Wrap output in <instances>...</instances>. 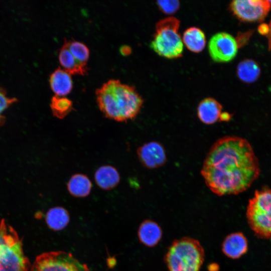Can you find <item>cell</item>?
Wrapping results in <instances>:
<instances>
[{
	"mask_svg": "<svg viewBox=\"0 0 271 271\" xmlns=\"http://www.w3.org/2000/svg\"><path fill=\"white\" fill-rule=\"evenodd\" d=\"M204 260L200 242L186 237L174 241L165 256L169 271H200Z\"/></svg>",
	"mask_w": 271,
	"mask_h": 271,
	"instance_id": "cell-3",
	"label": "cell"
},
{
	"mask_svg": "<svg viewBox=\"0 0 271 271\" xmlns=\"http://www.w3.org/2000/svg\"><path fill=\"white\" fill-rule=\"evenodd\" d=\"M157 5L163 13L167 14H172L178 10L180 3L176 0L158 1Z\"/></svg>",
	"mask_w": 271,
	"mask_h": 271,
	"instance_id": "cell-22",
	"label": "cell"
},
{
	"mask_svg": "<svg viewBox=\"0 0 271 271\" xmlns=\"http://www.w3.org/2000/svg\"><path fill=\"white\" fill-rule=\"evenodd\" d=\"M234 15L244 21L253 22L262 20L270 8L268 1L235 0L230 5Z\"/></svg>",
	"mask_w": 271,
	"mask_h": 271,
	"instance_id": "cell-10",
	"label": "cell"
},
{
	"mask_svg": "<svg viewBox=\"0 0 271 271\" xmlns=\"http://www.w3.org/2000/svg\"><path fill=\"white\" fill-rule=\"evenodd\" d=\"M67 188L69 193L76 197H85L90 193L92 183L86 175L75 174L69 179Z\"/></svg>",
	"mask_w": 271,
	"mask_h": 271,
	"instance_id": "cell-17",
	"label": "cell"
},
{
	"mask_svg": "<svg viewBox=\"0 0 271 271\" xmlns=\"http://www.w3.org/2000/svg\"><path fill=\"white\" fill-rule=\"evenodd\" d=\"M29 271H90L87 265L73 255L63 251L43 253L38 255Z\"/></svg>",
	"mask_w": 271,
	"mask_h": 271,
	"instance_id": "cell-8",
	"label": "cell"
},
{
	"mask_svg": "<svg viewBox=\"0 0 271 271\" xmlns=\"http://www.w3.org/2000/svg\"><path fill=\"white\" fill-rule=\"evenodd\" d=\"M258 30L261 34H266L268 33L269 28L266 25L263 24L259 26Z\"/></svg>",
	"mask_w": 271,
	"mask_h": 271,
	"instance_id": "cell-26",
	"label": "cell"
},
{
	"mask_svg": "<svg viewBox=\"0 0 271 271\" xmlns=\"http://www.w3.org/2000/svg\"><path fill=\"white\" fill-rule=\"evenodd\" d=\"M50 84L56 95L64 96L69 93L73 88V81L71 74L58 68L50 75Z\"/></svg>",
	"mask_w": 271,
	"mask_h": 271,
	"instance_id": "cell-15",
	"label": "cell"
},
{
	"mask_svg": "<svg viewBox=\"0 0 271 271\" xmlns=\"http://www.w3.org/2000/svg\"><path fill=\"white\" fill-rule=\"evenodd\" d=\"M94 180L100 188L109 190L116 187L120 182V177L115 167L111 165H103L95 171Z\"/></svg>",
	"mask_w": 271,
	"mask_h": 271,
	"instance_id": "cell-14",
	"label": "cell"
},
{
	"mask_svg": "<svg viewBox=\"0 0 271 271\" xmlns=\"http://www.w3.org/2000/svg\"><path fill=\"white\" fill-rule=\"evenodd\" d=\"M15 99H10L5 94L0 91V114Z\"/></svg>",
	"mask_w": 271,
	"mask_h": 271,
	"instance_id": "cell-23",
	"label": "cell"
},
{
	"mask_svg": "<svg viewBox=\"0 0 271 271\" xmlns=\"http://www.w3.org/2000/svg\"><path fill=\"white\" fill-rule=\"evenodd\" d=\"M247 241L244 235L240 232L231 233L224 239L222 251L228 257L235 259L244 254L247 250Z\"/></svg>",
	"mask_w": 271,
	"mask_h": 271,
	"instance_id": "cell-13",
	"label": "cell"
},
{
	"mask_svg": "<svg viewBox=\"0 0 271 271\" xmlns=\"http://www.w3.org/2000/svg\"><path fill=\"white\" fill-rule=\"evenodd\" d=\"M222 106L216 99L211 97L204 98L197 107V116L205 124H212L220 120Z\"/></svg>",
	"mask_w": 271,
	"mask_h": 271,
	"instance_id": "cell-12",
	"label": "cell"
},
{
	"mask_svg": "<svg viewBox=\"0 0 271 271\" xmlns=\"http://www.w3.org/2000/svg\"><path fill=\"white\" fill-rule=\"evenodd\" d=\"M179 26V20L172 17L163 19L157 23L150 46L159 56L168 59L182 56L183 43L178 33Z\"/></svg>",
	"mask_w": 271,
	"mask_h": 271,
	"instance_id": "cell-5",
	"label": "cell"
},
{
	"mask_svg": "<svg viewBox=\"0 0 271 271\" xmlns=\"http://www.w3.org/2000/svg\"><path fill=\"white\" fill-rule=\"evenodd\" d=\"M50 106L53 115L60 119L65 117L73 109L70 99L56 95L52 98Z\"/></svg>",
	"mask_w": 271,
	"mask_h": 271,
	"instance_id": "cell-21",
	"label": "cell"
},
{
	"mask_svg": "<svg viewBox=\"0 0 271 271\" xmlns=\"http://www.w3.org/2000/svg\"><path fill=\"white\" fill-rule=\"evenodd\" d=\"M46 220L50 228L54 230H60L64 228L68 223L69 216L65 209L61 207H56L48 211Z\"/></svg>",
	"mask_w": 271,
	"mask_h": 271,
	"instance_id": "cell-19",
	"label": "cell"
},
{
	"mask_svg": "<svg viewBox=\"0 0 271 271\" xmlns=\"http://www.w3.org/2000/svg\"><path fill=\"white\" fill-rule=\"evenodd\" d=\"M30 262L25 255L17 233L4 220L0 223V271H29Z\"/></svg>",
	"mask_w": 271,
	"mask_h": 271,
	"instance_id": "cell-4",
	"label": "cell"
},
{
	"mask_svg": "<svg viewBox=\"0 0 271 271\" xmlns=\"http://www.w3.org/2000/svg\"><path fill=\"white\" fill-rule=\"evenodd\" d=\"M182 41L188 49L194 53L201 52L205 48L206 43L204 32L195 27L189 28L185 31Z\"/></svg>",
	"mask_w": 271,
	"mask_h": 271,
	"instance_id": "cell-16",
	"label": "cell"
},
{
	"mask_svg": "<svg viewBox=\"0 0 271 271\" xmlns=\"http://www.w3.org/2000/svg\"><path fill=\"white\" fill-rule=\"evenodd\" d=\"M201 174L209 189L222 196L237 195L258 177V159L249 143L236 136H225L211 147Z\"/></svg>",
	"mask_w": 271,
	"mask_h": 271,
	"instance_id": "cell-1",
	"label": "cell"
},
{
	"mask_svg": "<svg viewBox=\"0 0 271 271\" xmlns=\"http://www.w3.org/2000/svg\"><path fill=\"white\" fill-rule=\"evenodd\" d=\"M89 56V49L84 43L65 39L58 58L63 69L70 74L85 75L88 72Z\"/></svg>",
	"mask_w": 271,
	"mask_h": 271,
	"instance_id": "cell-7",
	"label": "cell"
},
{
	"mask_svg": "<svg viewBox=\"0 0 271 271\" xmlns=\"http://www.w3.org/2000/svg\"><path fill=\"white\" fill-rule=\"evenodd\" d=\"M268 1V2H269V3L270 4H271V1Z\"/></svg>",
	"mask_w": 271,
	"mask_h": 271,
	"instance_id": "cell-27",
	"label": "cell"
},
{
	"mask_svg": "<svg viewBox=\"0 0 271 271\" xmlns=\"http://www.w3.org/2000/svg\"><path fill=\"white\" fill-rule=\"evenodd\" d=\"M238 44L235 38L226 32L212 36L208 43V51L212 59L219 63L228 62L237 54Z\"/></svg>",
	"mask_w": 271,
	"mask_h": 271,
	"instance_id": "cell-9",
	"label": "cell"
},
{
	"mask_svg": "<svg viewBox=\"0 0 271 271\" xmlns=\"http://www.w3.org/2000/svg\"><path fill=\"white\" fill-rule=\"evenodd\" d=\"M98 106L104 116L123 122L135 118L144 100L133 86L110 79L96 90Z\"/></svg>",
	"mask_w": 271,
	"mask_h": 271,
	"instance_id": "cell-2",
	"label": "cell"
},
{
	"mask_svg": "<svg viewBox=\"0 0 271 271\" xmlns=\"http://www.w3.org/2000/svg\"><path fill=\"white\" fill-rule=\"evenodd\" d=\"M120 52L123 56L129 55L131 52V48L126 45H123L120 48Z\"/></svg>",
	"mask_w": 271,
	"mask_h": 271,
	"instance_id": "cell-24",
	"label": "cell"
},
{
	"mask_svg": "<svg viewBox=\"0 0 271 271\" xmlns=\"http://www.w3.org/2000/svg\"><path fill=\"white\" fill-rule=\"evenodd\" d=\"M231 117V115L228 112H222L220 116V121H228Z\"/></svg>",
	"mask_w": 271,
	"mask_h": 271,
	"instance_id": "cell-25",
	"label": "cell"
},
{
	"mask_svg": "<svg viewBox=\"0 0 271 271\" xmlns=\"http://www.w3.org/2000/svg\"><path fill=\"white\" fill-rule=\"evenodd\" d=\"M162 234L160 227L151 220L144 221L141 225L139 230L140 240L149 246L156 245L161 239Z\"/></svg>",
	"mask_w": 271,
	"mask_h": 271,
	"instance_id": "cell-18",
	"label": "cell"
},
{
	"mask_svg": "<svg viewBox=\"0 0 271 271\" xmlns=\"http://www.w3.org/2000/svg\"><path fill=\"white\" fill-rule=\"evenodd\" d=\"M137 154L141 163L146 168L154 169L164 165L167 160L165 150L159 142L151 141L139 147Z\"/></svg>",
	"mask_w": 271,
	"mask_h": 271,
	"instance_id": "cell-11",
	"label": "cell"
},
{
	"mask_svg": "<svg viewBox=\"0 0 271 271\" xmlns=\"http://www.w3.org/2000/svg\"><path fill=\"white\" fill-rule=\"evenodd\" d=\"M248 224L257 236L271 238V189L264 187L254 192L246 210Z\"/></svg>",
	"mask_w": 271,
	"mask_h": 271,
	"instance_id": "cell-6",
	"label": "cell"
},
{
	"mask_svg": "<svg viewBox=\"0 0 271 271\" xmlns=\"http://www.w3.org/2000/svg\"><path fill=\"white\" fill-rule=\"evenodd\" d=\"M237 74L239 79L247 83L255 81L260 74L258 65L252 60H244L237 66Z\"/></svg>",
	"mask_w": 271,
	"mask_h": 271,
	"instance_id": "cell-20",
	"label": "cell"
}]
</instances>
